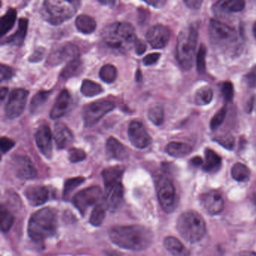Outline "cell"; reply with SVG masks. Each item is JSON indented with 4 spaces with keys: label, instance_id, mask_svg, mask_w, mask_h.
I'll use <instances>...</instances> for the list:
<instances>
[{
    "label": "cell",
    "instance_id": "91938a15",
    "mask_svg": "<svg viewBox=\"0 0 256 256\" xmlns=\"http://www.w3.org/2000/svg\"><path fill=\"white\" fill-rule=\"evenodd\" d=\"M252 32H253V35H254V38H256V23L254 24V25H253Z\"/></svg>",
    "mask_w": 256,
    "mask_h": 256
},
{
    "label": "cell",
    "instance_id": "b9f144b4",
    "mask_svg": "<svg viewBox=\"0 0 256 256\" xmlns=\"http://www.w3.org/2000/svg\"><path fill=\"white\" fill-rule=\"evenodd\" d=\"M214 140L217 143L220 144L223 148L227 150H232L234 148L235 139L233 136L228 133L220 134L214 138Z\"/></svg>",
    "mask_w": 256,
    "mask_h": 256
},
{
    "label": "cell",
    "instance_id": "277c9868",
    "mask_svg": "<svg viewBox=\"0 0 256 256\" xmlns=\"http://www.w3.org/2000/svg\"><path fill=\"white\" fill-rule=\"evenodd\" d=\"M79 6V1L46 0L42 6L41 14L50 24L59 25L73 17Z\"/></svg>",
    "mask_w": 256,
    "mask_h": 256
},
{
    "label": "cell",
    "instance_id": "52a82bcc",
    "mask_svg": "<svg viewBox=\"0 0 256 256\" xmlns=\"http://www.w3.org/2000/svg\"><path fill=\"white\" fill-rule=\"evenodd\" d=\"M208 32L211 43L222 52L236 50L238 47L239 36L238 32L222 22L214 19L211 20Z\"/></svg>",
    "mask_w": 256,
    "mask_h": 256
},
{
    "label": "cell",
    "instance_id": "7a4b0ae2",
    "mask_svg": "<svg viewBox=\"0 0 256 256\" xmlns=\"http://www.w3.org/2000/svg\"><path fill=\"white\" fill-rule=\"evenodd\" d=\"M104 47L114 54H126L134 47L137 38L133 26L126 22H115L108 25L103 30Z\"/></svg>",
    "mask_w": 256,
    "mask_h": 256
},
{
    "label": "cell",
    "instance_id": "bcb514c9",
    "mask_svg": "<svg viewBox=\"0 0 256 256\" xmlns=\"http://www.w3.org/2000/svg\"><path fill=\"white\" fill-rule=\"evenodd\" d=\"M16 143L14 140L12 139L8 138L6 137H2L1 140H0V148H1V151L2 154L8 152L10 150L14 148Z\"/></svg>",
    "mask_w": 256,
    "mask_h": 256
},
{
    "label": "cell",
    "instance_id": "30bf717a",
    "mask_svg": "<svg viewBox=\"0 0 256 256\" xmlns=\"http://www.w3.org/2000/svg\"><path fill=\"white\" fill-rule=\"evenodd\" d=\"M102 196L101 188L91 186L82 190L73 198V204L84 215L90 206L95 205Z\"/></svg>",
    "mask_w": 256,
    "mask_h": 256
},
{
    "label": "cell",
    "instance_id": "e575fe53",
    "mask_svg": "<svg viewBox=\"0 0 256 256\" xmlns=\"http://www.w3.org/2000/svg\"><path fill=\"white\" fill-rule=\"evenodd\" d=\"M148 116L154 125L161 126L164 122V108L160 104H152L148 110Z\"/></svg>",
    "mask_w": 256,
    "mask_h": 256
},
{
    "label": "cell",
    "instance_id": "9f6ffc18",
    "mask_svg": "<svg viewBox=\"0 0 256 256\" xmlns=\"http://www.w3.org/2000/svg\"><path fill=\"white\" fill-rule=\"evenodd\" d=\"M7 92H8V88H1V92H0V96H1V100L4 101L5 98L6 96Z\"/></svg>",
    "mask_w": 256,
    "mask_h": 256
},
{
    "label": "cell",
    "instance_id": "8fae6325",
    "mask_svg": "<svg viewBox=\"0 0 256 256\" xmlns=\"http://www.w3.org/2000/svg\"><path fill=\"white\" fill-rule=\"evenodd\" d=\"M29 92L26 90L17 89L10 94L6 106V115L10 119L18 118L24 110Z\"/></svg>",
    "mask_w": 256,
    "mask_h": 256
},
{
    "label": "cell",
    "instance_id": "836d02e7",
    "mask_svg": "<svg viewBox=\"0 0 256 256\" xmlns=\"http://www.w3.org/2000/svg\"><path fill=\"white\" fill-rule=\"evenodd\" d=\"M232 176L236 181L245 182L250 179V170L242 163H235L232 168Z\"/></svg>",
    "mask_w": 256,
    "mask_h": 256
},
{
    "label": "cell",
    "instance_id": "ba28073f",
    "mask_svg": "<svg viewBox=\"0 0 256 256\" xmlns=\"http://www.w3.org/2000/svg\"><path fill=\"white\" fill-rule=\"evenodd\" d=\"M157 196L163 210L172 212L176 202V191L172 180L167 176H160L156 182Z\"/></svg>",
    "mask_w": 256,
    "mask_h": 256
},
{
    "label": "cell",
    "instance_id": "ab89813d",
    "mask_svg": "<svg viewBox=\"0 0 256 256\" xmlns=\"http://www.w3.org/2000/svg\"><path fill=\"white\" fill-rule=\"evenodd\" d=\"M80 66H82V62L79 59L68 62L66 66L62 70V72H61V78L64 79L70 78V77L74 76L77 73Z\"/></svg>",
    "mask_w": 256,
    "mask_h": 256
},
{
    "label": "cell",
    "instance_id": "d6986e66",
    "mask_svg": "<svg viewBox=\"0 0 256 256\" xmlns=\"http://www.w3.org/2000/svg\"><path fill=\"white\" fill-rule=\"evenodd\" d=\"M54 138L58 149L67 148L74 140L71 130L62 122H56L55 124Z\"/></svg>",
    "mask_w": 256,
    "mask_h": 256
},
{
    "label": "cell",
    "instance_id": "4dcf8cb0",
    "mask_svg": "<svg viewBox=\"0 0 256 256\" xmlns=\"http://www.w3.org/2000/svg\"><path fill=\"white\" fill-rule=\"evenodd\" d=\"M212 98H214L212 90L210 86H202L196 92L194 102L197 106H206L212 102Z\"/></svg>",
    "mask_w": 256,
    "mask_h": 256
},
{
    "label": "cell",
    "instance_id": "f35d334b",
    "mask_svg": "<svg viewBox=\"0 0 256 256\" xmlns=\"http://www.w3.org/2000/svg\"><path fill=\"white\" fill-rule=\"evenodd\" d=\"M106 217V209L101 204H98L91 214L90 222L94 226H100L104 221Z\"/></svg>",
    "mask_w": 256,
    "mask_h": 256
},
{
    "label": "cell",
    "instance_id": "9c48e42d",
    "mask_svg": "<svg viewBox=\"0 0 256 256\" xmlns=\"http://www.w3.org/2000/svg\"><path fill=\"white\" fill-rule=\"evenodd\" d=\"M114 108V104L109 101L96 102L88 104L84 110L85 126H94L100 122L104 115L113 110Z\"/></svg>",
    "mask_w": 256,
    "mask_h": 256
},
{
    "label": "cell",
    "instance_id": "816d5d0a",
    "mask_svg": "<svg viewBox=\"0 0 256 256\" xmlns=\"http://www.w3.org/2000/svg\"><path fill=\"white\" fill-rule=\"evenodd\" d=\"M134 50H136V53L138 55H142L146 52V46L144 42L140 40H137L136 44H134Z\"/></svg>",
    "mask_w": 256,
    "mask_h": 256
},
{
    "label": "cell",
    "instance_id": "8d00e7d4",
    "mask_svg": "<svg viewBox=\"0 0 256 256\" xmlns=\"http://www.w3.org/2000/svg\"><path fill=\"white\" fill-rule=\"evenodd\" d=\"M0 217H1V229H2V232H8L14 224V216L6 208L2 206L1 209H0Z\"/></svg>",
    "mask_w": 256,
    "mask_h": 256
},
{
    "label": "cell",
    "instance_id": "7c38bea8",
    "mask_svg": "<svg viewBox=\"0 0 256 256\" xmlns=\"http://www.w3.org/2000/svg\"><path fill=\"white\" fill-rule=\"evenodd\" d=\"M11 166L12 172L20 179H34L37 176L35 166L26 156H16L12 160Z\"/></svg>",
    "mask_w": 256,
    "mask_h": 256
},
{
    "label": "cell",
    "instance_id": "f5cc1de1",
    "mask_svg": "<svg viewBox=\"0 0 256 256\" xmlns=\"http://www.w3.org/2000/svg\"><path fill=\"white\" fill-rule=\"evenodd\" d=\"M184 4L192 10H198L202 6L203 2L200 0H185Z\"/></svg>",
    "mask_w": 256,
    "mask_h": 256
},
{
    "label": "cell",
    "instance_id": "484cf974",
    "mask_svg": "<svg viewBox=\"0 0 256 256\" xmlns=\"http://www.w3.org/2000/svg\"><path fill=\"white\" fill-rule=\"evenodd\" d=\"M124 168L120 166H114V167L108 168L103 170V180H104V186L113 185L122 182V176L124 174Z\"/></svg>",
    "mask_w": 256,
    "mask_h": 256
},
{
    "label": "cell",
    "instance_id": "c3c4849f",
    "mask_svg": "<svg viewBox=\"0 0 256 256\" xmlns=\"http://www.w3.org/2000/svg\"><path fill=\"white\" fill-rule=\"evenodd\" d=\"M0 68H1V80L2 82L12 78V77L14 76L12 68H10L8 66L2 64Z\"/></svg>",
    "mask_w": 256,
    "mask_h": 256
},
{
    "label": "cell",
    "instance_id": "1f68e13d",
    "mask_svg": "<svg viewBox=\"0 0 256 256\" xmlns=\"http://www.w3.org/2000/svg\"><path fill=\"white\" fill-rule=\"evenodd\" d=\"M80 92L85 96L94 97L101 94L103 90L98 84L86 79L82 82Z\"/></svg>",
    "mask_w": 256,
    "mask_h": 256
},
{
    "label": "cell",
    "instance_id": "d590c367",
    "mask_svg": "<svg viewBox=\"0 0 256 256\" xmlns=\"http://www.w3.org/2000/svg\"><path fill=\"white\" fill-rule=\"evenodd\" d=\"M100 77L104 83H113L118 77V70L114 66L107 64L102 67L100 70Z\"/></svg>",
    "mask_w": 256,
    "mask_h": 256
},
{
    "label": "cell",
    "instance_id": "681fc988",
    "mask_svg": "<svg viewBox=\"0 0 256 256\" xmlns=\"http://www.w3.org/2000/svg\"><path fill=\"white\" fill-rule=\"evenodd\" d=\"M161 54L160 53H152L146 55L143 59V64L145 66H152L155 64L160 59Z\"/></svg>",
    "mask_w": 256,
    "mask_h": 256
},
{
    "label": "cell",
    "instance_id": "ffe728a7",
    "mask_svg": "<svg viewBox=\"0 0 256 256\" xmlns=\"http://www.w3.org/2000/svg\"><path fill=\"white\" fill-rule=\"evenodd\" d=\"M25 196L32 206L44 204L49 198V192L44 186H31L25 190Z\"/></svg>",
    "mask_w": 256,
    "mask_h": 256
},
{
    "label": "cell",
    "instance_id": "11a10c76",
    "mask_svg": "<svg viewBox=\"0 0 256 256\" xmlns=\"http://www.w3.org/2000/svg\"><path fill=\"white\" fill-rule=\"evenodd\" d=\"M191 163L194 166H200L202 164H204L203 160L199 156L194 157V158H192Z\"/></svg>",
    "mask_w": 256,
    "mask_h": 256
},
{
    "label": "cell",
    "instance_id": "f1b7e54d",
    "mask_svg": "<svg viewBox=\"0 0 256 256\" xmlns=\"http://www.w3.org/2000/svg\"><path fill=\"white\" fill-rule=\"evenodd\" d=\"M76 26L79 32L84 34H90L95 31L97 24L90 16L80 14L76 20Z\"/></svg>",
    "mask_w": 256,
    "mask_h": 256
},
{
    "label": "cell",
    "instance_id": "cb8c5ba5",
    "mask_svg": "<svg viewBox=\"0 0 256 256\" xmlns=\"http://www.w3.org/2000/svg\"><path fill=\"white\" fill-rule=\"evenodd\" d=\"M28 24H29V22L28 19L24 18H20L19 20L18 28L17 30L13 35L6 40V43L16 46H22L25 38H26Z\"/></svg>",
    "mask_w": 256,
    "mask_h": 256
},
{
    "label": "cell",
    "instance_id": "83f0119b",
    "mask_svg": "<svg viewBox=\"0 0 256 256\" xmlns=\"http://www.w3.org/2000/svg\"><path fill=\"white\" fill-rule=\"evenodd\" d=\"M166 151L170 156L180 158L188 155L192 151V148L184 142H172L166 146Z\"/></svg>",
    "mask_w": 256,
    "mask_h": 256
},
{
    "label": "cell",
    "instance_id": "4fadbf2b",
    "mask_svg": "<svg viewBox=\"0 0 256 256\" xmlns=\"http://www.w3.org/2000/svg\"><path fill=\"white\" fill-rule=\"evenodd\" d=\"M79 59V49L76 44L66 43L50 53L48 62L50 65H58L65 61L76 60Z\"/></svg>",
    "mask_w": 256,
    "mask_h": 256
},
{
    "label": "cell",
    "instance_id": "603a6c76",
    "mask_svg": "<svg viewBox=\"0 0 256 256\" xmlns=\"http://www.w3.org/2000/svg\"><path fill=\"white\" fill-rule=\"evenodd\" d=\"M164 248L173 256H190V252L176 238L167 236L164 240Z\"/></svg>",
    "mask_w": 256,
    "mask_h": 256
},
{
    "label": "cell",
    "instance_id": "f907efd6",
    "mask_svg": "<svg viewBox=\"0 0 256 256\" xmlns=\"http://www.w3.org/2000/svg\"><path fill=\"white\" fill-rule=\"evenodd\" d=\"M246 80L248 86H256V67L246 76Z\"/></svg>",
    "mask_w": 256,
    "mask_h": 256
},
{
    "label": "cell",
    "instance_id": "f546056e",
    "mask_svg": "<svg viewBox=\"0 0 256 256\" xmlns=\"http://www.w3.org/2000/svg\"><path fill=\"white\" fill-rule=\"evenodd\" d=\"M16 18H17V12L14 8H10L7 12L1 18L0 22V36H4L7 32L11 30L12 28L14 26L16 23Z\"/></svg>",
    "mask_w": 256,
    "mask_h": 256
},
{
    "label": "cell",
    "instance_id": "d4e9b609",
    "mask_svg": "<svg viewBox=\"0 0 256 256\" xmlns=\"http://www.w3.org/2000/svg\"><path fill=\"white\" fill-rule=\"evenodd\" d=\"M246 2L242 0L220 1L214 6L216 12L220 13L239 12L245 8Z\"/></svg>",
    "mask_w": 256,
    "mask_h": 256
},
{
    "label": "cell",
    "instance_id": "74e56055",
    "mask_svg": "<svg viewBox=\"0 0 256 256\" xmlns=\"http://www.w3.org/2000/svg\"><path fill=\"white\" fill-rule=\"evenodd\" d=\"M85 181V178L82 176H78V178H70L67 180L64 186V196L66 199H68L70 194L76 190L79 186L82 185Z\"/></svg>",
    "mask_w": 256,
    "mask_h": 256
},
{
    "label": "cell",
    "instance_id": "3957f363",
    "mask_svg": "<svg viewBox=\"0 0 256 256\" xmlns=\"http://www.w3.org/2000/svg\"><path fill=\"white\" fill-rule=\"evenodd\" d=\"M58 228V216L56 210L52 208L40 209L32 214L28 224V234L35 242H43L54 236Z\"/></svg>",
    "mask_w": 256,
    "mask_h": 256
},
{
    "label": "cell",
    "instance_id": "e0dca14e",
    "mask_svg": "<svg viewBox=\"0 0 256 256\" xmlns=\"http://www.w3.org/2000/svg\"><path fill=\"white\" fill-rule=\"evenodd\" d=\"M104 204L110 211H116L124 200V186L122 182L104 186Z\"/></svg>",
    "mask_w": 256,
    "mask_h": 256
},
{
    "label": "cell",
    "instance_id": "2e32d148",
    "mask_svg": "<svg viewBox=\"0 0 256 256\" xmlns=\"http://www.w3.org/2000/svg\"><path fill=\"white\" fill-rule=\"evenodd\" d=\"M146 38L151 47L162 49L167 46L170 40V31L163 25H155L150 28L146 32Z\"/></svg>",
    "mask_w": 256,
    "mask_h": 256
},
{
    "label": "cell",
    "instance_id": "44dd1931",
    "mask_svg": "<svg viewBox=\"0 0 256 256\" xmlns=\"http://www.w3.org/2000/svg\"><path fill=\"white\" fill-rule=\"evenodd\" d=\"M71 102L72 97L70 92L66 90H64L58 96L56 102L50 110V118L56 120L64 116L66 113Z\"/></svg>",
    "mask_w": 256,
    "mask_h": 256
},
{
    "label": "cell",
    "instance_id": "f6af8a7d",
    "mask_svg": "<svg viewBox=\"0 0 256 256\" xmlns=\"http://www.w3.org/2000/svg\"><path fill=\"white\" fill-rule=\"evenodd\" d=\"M222 94L223 97H224V100L227 102L232 101L234 98V86L232 83L230 82H226L223 83L222 86Z\"/></svg>",
    "mask_w": 256,
    "mask_h": 256
},
{
    "label": "cell",
    "instance_id": "60d3db41",
    "mask_svg": "<svg viewBox=\"0 0 256 256\" xmlns=\"http://www.w3.org/2000/svg\"><path fill=\"white\" fill-rule=\"evenodd\" d=\"M206 49L204 44H200L196 56V66L199 74H204L206 72Z\"/></svg>",
    "mask_w": 256,
    "mask_h": 256
},
{
    "label": "cell",
    "instance_id": "ee69618b",
    "mask_svg": "<svg viewBox=\"0 0 256 256\" xmlns=\"http://www.w3.org/2000/svg\"><path fill=\"white\" fill-rule=\"evenodd\" d=\"M86 158V152L78 148H72L68 151V160L71 162L77 163Z\"/></svg>",
    "mask_w": 256,
    "mask_h": 256
},
{
    "label": "cell",
    "instance_id": "8992f818",
    "mask_svg": "<svg viewBox=\"0 0 256 256\" xmlns=\"http://www.w3.org/2000/svg\"><path fill=\"white\" fill-rule=\"evenodd\" d=\"M198 30L194 26L185 28L180 32L176 40V59L184 70H191L196 58Z\"/></svg>",
    "mask_w": 256,
    "mask_h": 256
},
{
    "label": "cell",
    "instance_id": "7402d4cb",
    "mask_svg": "<svg viewBox=\"0 0 256 256\" xmlns=\"http://www.w3.org/2000/svg\"><path fill=\"white\" fill-rule=\"evenodd\" d=\"M106 155L108 158L120 161L128 157V151L118 139L112 137L106 142Z\"/></svg>",
    "mask_w": 256,
    "mask_h": 256
},
{
    "label": "cell",
    "instance_id": "680465c9",
    "mask_svg": "<svg viewBox=\"0 0 256 256\" xmlns=\"http://www.w3.org/2000/svg\"><path fill=\"white\" fill-rule=\"evenodd\" d=\"M142 73H140V70L137 72V74H136V78H137V80H142Z\"/></svg>",
    "mask_w": 256,
    "mask_h": 256
},
{
    "label": "cell",
    "instance_id": "5b68a950",
    "mask_svg": "<svg viewBox=\"0 0 256 256\" xmlns=\"http://www.w3.org/2000/svg\"><path fill=\"white\" fill-rule=\"evenodd\" d=\"M176 228L180 236L188 242H198L206 234V222L203 217L196 211L182 212L178 220Z\"/></svg>",
    "mask_w": 256,
    "mask_h": 256
},
{
    "label": "cell",
    "instance_id": "4316f807",
    "mask_svg": "<svg viewBox=\"0 0 256 256\" xmlns=\"http://www.w3.org/2000/svg\"><path fill=\"white\" fill-rule=\"evenodd\" d=\"M222 164V158L220 155L211 149L205 150V162H204L203 168L205 172H216L220 170Z\"/></svg>",
    "mask_w": 256,
    "mask_h": 256
},
{
    "label": "cell",
    "instance_id": "5bb4252c",
    "mask_svg": "<svg viewBox=\"0 0 256 256\" xmlns=\"http://www.w3.org/2000/svg\"><path fill=\"white\" fill-rule=\"evenodd\" d=\"M128 136L134 148L144 149L151 143L150 136L142 122L133 121L128 126Z\"/></svg>",
    "mask_w": 256,
    "mask_h": 256
},
{
    "label": "cell",
    "instance_id": "6da1fadb",
    "mask_svg": "<svg viewBox=\"0 0 256 256\" xmlns=\"http://www.w3.org/2000/svg\"><path fill=\"white\" fill-rule=\"evenodd\" d=\"M110 240L120 248L133 251L146 250L154 240L152 232L142 226H120L109 232Z\"/></svg>",
    "mask_w": 256,
    "mask_h": 256
},
{
    "label": "cell",
    "instance_id": "ac0fdd59",
    "mask_svg": "<svg viewBox=\"0 0 256 256\" xmlns=\"http://www.w3.org/2000/svg\"><path fill=\"white\" fill-rule=\"evenodd\" d=\"M50 128L48 126L42 125L38 127L35 134L36 143L42 154L47 158H50L53 155V143Z\"/></svg>",
    "mask_w": 256,
    "mask_h": 256
},
{
    "label": "cell",
    "instance_id": "d6a6232c",
    "mask_svg": "<svg viewBox=\"0 0 256 256\" xmlns=\"http://www.w3.org/2000/svg\"><path fill=\"white\" fill-rule=\"evenodd\" d=\"M50 94L52 92H49V91H40L37 92L31 100L30 106L31 113H37L46 104Z\"/></svg>",
    "mask_w": 256,
    "mask_h": 256
},
{
    "label": "cell",
    "instance_id": "db71d44e",
    "mask_svg": "<svg viewBox=\"0 0 256 256\" xmlns=\"http://www.w3.org/2000/svg\"><path fill=\"white\" fill-rule=\"evenodd\" d=\"M146 4L154 7V8H162L166 5V1L163 0H150V1H145Z\"/></svg>",
    "mask_w": 256,
    "mask_h": 256
},
{
    "label": "cell",
    "instance_id": "7dc6e473",
    "mask_svg": "<svg viewBox=\"0 0 256 256\" xmlns=\"http://www.w3.org/2000/svg\"><path fill=\"white\" fill-rule=\"evenodd\" d=\"M46 50L43 48H38L30 56V61L32 62H37L41 61L44 58Z\"/></svg>",
    "mask_w": 256,
    "mask_h": 256
},
{
    "label": "cell",
    "instance_id": "9a60e30c",
    "mask_svg": "<svg viewBox=\"0 0 256 256\" xmlns=\"http://www.w3.org/2000/svg\"><path fill=\"white\" fill-rule=\"evenodd\" d=\"M200 204L211 215H216L224 210V200L220 192L211 190L200 196Z\"/></svg>",
    "mask_w": 256,
    "mask_h": 256
},
{
    "label": "cell",
    "instance_id": "6f0895ef",
    "mask_svg": "<svg viewBox=\"0 0 256 256\" xmlns=\"http://www.w3.org/2000/svg\"><path fill=\"white\" fill-rule=\"evenodd\" d=\"M238 256H256V253L250 251L242 252Z\"/></svg>",
    "mask_w": 256,
    "mask_h": 256
},
{
    "label": "cell",
    "instance_id": "7bdbcfd3",
    "mask_svg": "<svg viewBox=\"0 0 256 256\" xmlns=\"http://www.w3.org/2000/svg\"><path fill=\"white\" fill-rule=\"evenodd\" d=\"M226 114H227V108L226 107L222 108L216 113V114L211 119L210 124L211 130H217L222 124L226 119Z\"/></svg>",
    "mask_w": 256,
    "mask_h": 256
}]
</instances>
